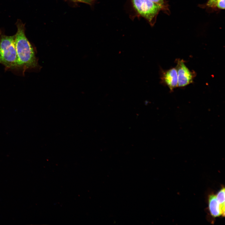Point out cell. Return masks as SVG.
Wrapping results in <instances>:
<instances>
[{"label":"cell","mask_w":225,"mask_h":225,"mask_svg":"<svg viewBox=\"0 0 225 225\" xmlns=\"http://www.w3.org/2000/svg\"><path fill=\"white\" fill-rule=\"evenodd\" d=\"M17 31L15 36V45L17 56L16 71L24 75L28 70L39 69L40 66L36 56V48L28 40L25 34V25L20 20L16 23Z\"/></svg>","instance_id":"obj_1"},{"label":"cell","mask_w":225,"mask_h":225,"mask_svg":"<svg viewBox=\"0 0 225 225\" xmlns=\"http://www.w3.org/2000/svg\"><path fill=\"white\" fill-rule=\"evenodd\" d=\"M17 63L15 36H7L0 30V64L4 66L5 71H16Z\"/></svg>","instance_id":"obj_2"},{"label":"cell","mask_w":225,"mask_h":225,"mask_svg":"<svg viewBox=\"0 0 225 225\" xmlns=\"http://www.w3.org/2000/svg\"><path fill=\"white\" fill-rule=\"evenodd\" d=\"M131 1L138 13L152 24L162 7L150 0H131Z\"/></svg>","instance_id":"obj_3"},{"label":"cell","mask_w":225,"mask_h":225,"mask_svg":"<svg viewBox=\"0 0 225 225\" xmlns=\"http://www.w3.org/2000/svg\"><path fill=\"white\" fill-rule=\"evenodd\" d=\"M176 68L178 73V87H184L192 83L196 74L186 66L182 60L178 59Z\"/></svg>","instance_id":"obj_4"},{"label":"cell","mask_w":225,"mask_h":225,"mask_svg":"<svg viewBox=\"0 0 225 225\" xmlns=\"http://www.w3.org/2000/svg\"><path fill=\"white\" fill-rule=\"evenodd\" d=\"M161 82L166 85L171 91L178 87V77L175 68L164 71L160 70Z\"/></svg>","instance_id":"obj_5"},{"label":"cell","mask_w":225,"mask_h":225,"mask_svg":"<svg viewBox=\"0 0 225 225\" xmlns=\"http://www.w3.org/2000/svg\"><path fill=\"white\" fill-rule=\"evenodd\" d=\"M208 200V208L211 215L214 218L222 216L221 208L216 195H210Z\"/></svg>","instance_id":"obj_6"},{"label":"cell","mask_w":225,"mask_h":225,"mask_svg":"<svg viewBox=\"0 0 225 225\" xmlns=\"http://www.w3.org/2000/svg\"><path fill=\"white\" fill-rule=\"evenodd\" d=\"M217 200L220 204L222 216H225V188H222L216 195Z\"/></svg>","instance_id":"obj_7"},{"label":"cell","mask_w":225,"mask_h":225,"mask_svg":"<svg viewBox=\"0 0 225 225\" xmlns=\"http://www.w3.org/2000/svg\"><path fill=\"white\" fill-rule=\"evenodd\" d=\"M216 6L219 8L224 9L225 0H217Z\"/></svg>","instance_id":"obj_8"},{"label":"cell","mask_w":225,"mask_h":225,"mask_svg":"<svg viewBox=\"0 0 225 225\" xmlns=\"http://www.w3.org/2000/svg\"><path fill=\"white\" fill-rule=\"evenodd\" d=\"M73 1L84 3L88 4H92L96 0H71Z\"/></svg>","instance_id":"obj_9"},{"label":"cell","mask_w":225,"mask_h":225,"mask_svg":"<svg viewBox=\"0 0 225 225\" xmlns=\"http://www.w3.org/2000/svg\"><path fill=\"white\" fill-rule=\"evenodd\" d=\"M217 0H209L208 2L207 5L210 7H214L216 6Z\"/></svg>","instance_id":"obj_10"},{"label":"cell","mask_w":225,"mask_h":225,"mask_svg":"<svg viewBox=\"0 0 225 225\" xmlns=\"http://www.w3.org/2000/svg\"><path fill=\"white\" fill-rule=\"evenodd\" d=\"M152 2L158 4L162 7L163 4V0H150Z\"/></svg>","instance_id":"obj_11"}]
</instances>
